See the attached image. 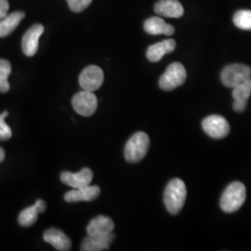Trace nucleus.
<instances>
[{"instance_id":"obj_17","label":"nucleus","mask_w":251,"mask_h":251,"mask_svg":"<svg viewBox=\"0 0 251 251\" xmlns=\"http://www.w3.org/2000/svg\"><path fill=\"white\" fill-rule=\"evenodd\" d=\"M46 203L42 199H38L33 206L25 208L19 215L18 222L23 227H29L36 224L38 214L46 210Z\"/></svg>"},{"instance_id":"obj_5","label":"nucleus","mask_w":251,"mask_h":251,"mask_svg":"<svg viewBox=\"0 0 251 251\" xmlns=\"http://www.w3.org/2000/svg\"><path fill=\"white\" fill-rule=\"evenodd\" d=\"M187 73L180 63H172L168 66L159 79L160 89L166 91L177 89L186 80Z\"/></svg>"},{"instance_id":"obj_14","label":"nucleus","mask_w":251,"mask_h":251,"mask_svg":"<svg viewBox=\"0 0 251 251\" xmlns=\"http://www.w3.org/2000/svg\"><path fill=\"white\" fill-rule=\"evenodd\" d=\"M251 95V77L242 84L233 88V110L237 113H242L246 108Z\"/></svg>"},{"instance_id":"obj_23","label":"nucleus","mask_w":251,"mask_h":251,"mask_svg":"<svg viewBox=\"0 0 251 251\" xmlns=\"http://www.w3.org/2000/svg\"><path fill=\"white\" fill-rule=\"evenodd\" d=\"M70 9L74 12H81L87 9L92 0H66Z\"/></svg>"},{"instance_id":"obj_3","label":"nucleus","mask_w":251,"mask_h":251,"mask_svg":"<svg viewBox=\"0 0 251 251\" xmlns=\"http://www.w3.org/2000/svg\"><path fill=\"white\" fill-rule=\"evenodd\" d=\"M150 139L144 132H137L126 142L125 146L126 160L129 163H137L143 160L148 152Z\"/></svg>"},{"instance_id":"obj_25","label":"nucleus","mask_w":251,"mask_h":251,"mask_svg":"<svg viewBox=\"0 0 251 251\" xmlns=\"http://www.w3.org/2000/svg\"><path fill=\"white\" fill-rule=\"evenodd\" d=\"M9 4L8 0H0V20L8 15Z\"/></svg>"},{"instance_id":"obj_21","label":"nucleus","mask_w":251,"mask_h":251,"mask_svg":"<svg viewBox=\"0 0 251 251\" xmlns=\"http://www.w3.org/2000/svg\"><path fill=\"white\" fill-rule=\"evenodd\" d=\"M11 74V64L9 61L0 59V92L6 93L9 91V78Z\"/></svg>"},{"instance_id":"obj_6","label":"nucleus","mask_w":251,"mask_h":251,"mask_svg":"<svg viewBox=\"0 0 251 251\" xmlns=\"http://www.w3.org/2000/svg\"><path fill=\"white\" fill-rule=\"evenodd\" d=\"M72 105L78 115L90 117L97 110L98 99L92 91L83 90L73 97Z\"/></svg>"},{"instance_id":"obj_7","label":"nucleus","mask_w":251,"mask_h":251,"mask_svg":"<svg viewBox=\"0 0 251 251\" xmlns=\"http://www.w3.org/2000/svg\"><path fill=\"white\" fill-rule=\"evenodd\" d=\"M104 80L103 71L97 65L86 67L79 75V84L84 90L95 91L99 90Z\"/></svg>"},{"instance_id":"obj_13","label":"nucleus","mask_w":251,"mask_h":251,"mask_svg":"<svg viewBox=\"0 0 251 251\" xmlns=\"http://www.w3.org/2000/svg\"><path fill=\"white\" fill-rule=\"evenodd\" d=\"M43 239L50 244L57 251H68L71 250V239L62 230L50 228L43 234Z\"/></svg>"},{"instance_id":"obj_1","label":"nucleus","mask_w":251,"mask_h":251,"mask_svg":"<svg viewBox=\"0 0 251 251\" xmlns=\"http://www.w3.org/2000/svg\"><path fill=\"white\" fill-rule=\"evenodd\" d=\"M186 195L185 183L181 179H171L164 192V204L167 210L172 215L179 214L184 206Z\"/></svg>"},{"instance_id":"obj_20","label":"nucleus","mask_w":251,"mask_h":251,"mask_svg":"<svg viewBox=\"0 0 251 251\" xmlns=\"http://www.w3.org/2000/svg\"><path fill=\"white\" fill-rule=\"evenodd\" d=\"M25 17L24 11H14L0 20V38L9 36L17 27L21 21Z\"/></svg>"},{"instance_id":"obj_19","label":"nucleus","mask_w":251,"mask_h":251,"mask_svg":"<svg viewBox=\"0 0 251 251\" xmlns=\"http://www.w3.org/2000/svg\"><path fill=\"white\" fill-rule=\"evenodd\" d=\"M144 27L145 32L152 36H172L175 32L174 27L171 25H168L163 19L159 17H152L146 20L144 22Z\"/></svg>"},{"instance_id":"obj_10","label":"nucleus","mask_w":251,"mask_h":251,"mask_svg":"<svg viewBox=\"0 0 251 251\" xmlns=\"http://www.w3.org/2000/svg\"><path fill=\"white\" fill-rule=\"evenodd\" d=\"M92 179L93 172L89 168H85L76 173L63 171L61 174L62 182L74 189L82 188L90 185Z\"/></svg>"},{"instance_id":"obj_26","label":"nucleus","mask_w":251,"mask_h":251,"mask_svg":"<svg viewBox=\"0 0 251 251\" xmlns=\"http://www.w3.org/2000/svg\"><path fill=\"white\" fill-rule=\"evenodd\" d=\"M4 159H5V151L3 148L0 147V163L4 161Z\"/></svg>"},{"instance_id":"obj_12","label":"nucleus","mask_w":251,"mask_h":251,"mask_svg":"<svg viewBox=\"0 0 251 251\" xmlns=\"http://www.w3.org/2000/svg\"><path fill=\"white\" fill-rule=\"evenodd\" d=\"M116 235L115 233H111L106 235H97V236H90L86 237L82 245L81 251H101L109 250L110 245L115 240Z\"/></svg>"},{"instance_id":"obj_24","label":"nucleus","mask_w":251,"mask_h":251,"mask_svg":"<svg viewBox=\"0 0 251 251\" xmlns=\"http://www.w3.org/2000/svg\"><path fill=\"white\" fill-rule=\"evenodd\" d=\"M12 136L9 126L6 123L5 118L0 115V141H8Z\"/></svg>"},{"instance_id":"obj_22","label":"nucleus","mask_w":251,"mask_h":251,"mask_svg":"<svg viewBox=\"0 0 251 251\" xmlns=\"http://www.w3.org/2000/svg\"><path fill=\"white\" fill-rule=\"evenodd\" d=\"M233 24L242 30H251V10L241 9L233 15Z\"/></svg>"},{"instance_id":"obj_27","label":"nucleus","mask_w":251,"mask_h":251,"mask_svg":"<svg viewBox=\"0 0 251 251\" xmlns=\"http://www.w3.org/2000/svg\"><path fill=\"white\" fill-rule=\"evenodd\" d=\"M1 116L4 117V118H6V117L9 116V113H8V111H5L4 113H2V114H1Z\"/></svg>"},{"instance_id":"obj_15","label":"nucleus","mask_w":251,"mask_h":251,"mask_svg":"<svg viewBox=\"0 0 251 251\" xmlns=\"http://www.w3.org/2000/svg\"><path fill=\"white\" fill-rule=\"evenodd\" d=\"M115 229L114 222L105 216H97L93 218L87 227V233L90 236L106 235L113 233Z\"/></svg>"},{"instance_id":"obj_8","label":"nucleus","mask_w":251,"mask_h":251,"mask_svg":"<svg viewBox=\"0 0 251 251\" xmlns=\"http://www.w3.org/2000/svg\"><path fill=\"white\" fill-rule=\"evenodd\" d=\"M204 131L213 139H223L230 132V126L225 117L213 115L206 117L202 122Z\"/></svg>"},{"instance_id":"obj_11","label":"nucleus","mask_w":251,"mask_h":251,"mask_svg":"<svg viewBox=\"0 0 251 251\" xmlns=\"http://www.w3.org/2000/svg\"><path fill=\"white\" fill-rule=\"evenodd\" d=\"M100 194V189L97 185L85 186L79 189H74L64 195V200L68 203L81 202V201H93Z\"/></svg>"},{"instance_id":"obj_9","label":"nucleus","mask_w":251,"mask_h":251,"mask_svg":"<svg viewBox=\"0 0 251 251\" xmlns=\"http://www.w3.org/2000/svg\"><path fill=\"white\" fill-rule=\"evenodd\" d=\"M44 32V26L40 24L34 25L27 30L22 40V49L24 53L28 57L36 55L38 50L39 38Z\"/></svg>"},{"instance_id":"obj_18","label":"nucleus","mask_w":251,"mask_h":251,"mask_svg":"<svg viewBox=\"0 0 251 251\" xmlns=\"http://www.w3.org/2000/svg\"><path fill=\"white\" fill-rule=\"evenodd\" d=\"M176 48V42L173 39H166L159 43L150 46L147 50V59L152 62H159L166 54L171 53Z\"/></svg>"},{"instance_id":"obj_4","label":"nucleus","mask_w":251,"mask_h":251,"mask_svg":"<svg viewBox=\"0 0 251 251\" xmlns=\"http://www.w3.org/2000/svg\"><path fill=\"white\" fill-rule=\"evenodd\" d=\"M251 77V68L246 64L233 63L226 66L221 74V80L227 88L233 89Z\"/></svg>"},{"instance_id":"obj_2","label":"nucleus","mask_w":251,"mask_h":251,"mask_svg":"<svg viewBox=\"0 0 251 251\" xmlns=\"http://www.w3.org/2000/svg\"><path fill=\"white\" fill-rule=\"evenodd\" d=\"M246 187L240 181H234L225 189L220 202L222 210L233 213L243 206L246 200Z\"/></svg>"},{"instance_id":"obj_16","label":"nucleus","mask_w":251,"mask_h":251,"mask_svg":"<svg viewBox=\"0 0 251 251\" xmlns=\"http://www.w3.org/2000/svg\"><path fill=\"white\" fill-rule=\"evenodd\" d=\"M154 11L169 18H179L184 13L183 7L178 0H159L154 5Z\"/></svg>"}]
</instances>
